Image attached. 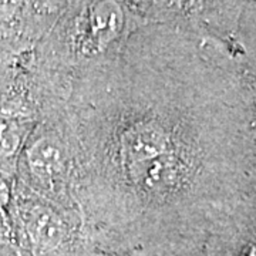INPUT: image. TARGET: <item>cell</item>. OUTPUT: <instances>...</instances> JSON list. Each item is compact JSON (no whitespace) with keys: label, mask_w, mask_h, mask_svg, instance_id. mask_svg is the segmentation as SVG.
Wrapping results in <instances>:
<instances>
[{"label":"cell","mask_w":256,"mask_h":256,"mask_svg":"<svg viewBox=\"0 0 256 256\" xmlns=\"http://www.w3.org/2000/svg\"><path fill=\"white\" fill-rule=\"evenodd\" d=\"M97 256H192L191 246H164L146 249L127 255H97Z\"/></svg>","instance_id":"obj_2"},{"label":"cell","mask_w":256,"mask_h":256,"mask_svg":"<svg viewBox=\"0 0 256 256\" xmlns=\"http://www.w3.org/2000/svg\"><path fill=\"white\" fill-rule=\"evenodd\" d=\"M238 87L181 28L150 23L72 67L56 110L74 192L102 255L192 242L244 182Z\"/></svg>","instance_id":"obj_1"}]
</instances>
